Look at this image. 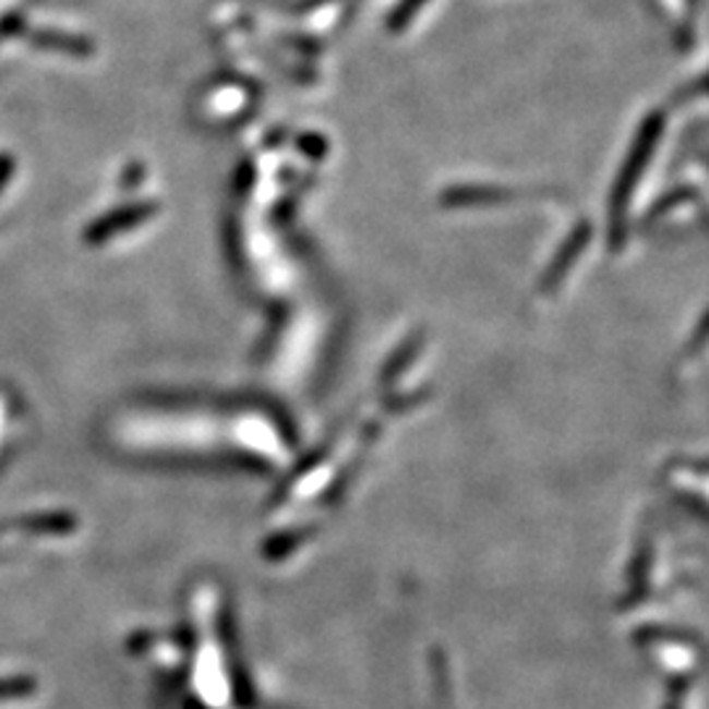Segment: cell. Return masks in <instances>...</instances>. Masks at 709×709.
Masks as SVG:
<instances>
[{
    "label": "cell",
    "mask_w": 709,
    "mask_h": 709,
    "mask_svg": "<svg viewBox=\"0 0 709 709\" xmlns=\"http://www.w3.org/2000/svg\"><path fill=\"white\" fill-rule=\"evenodd\" d=\"M421 3H423V0H408V3L402 5V11H399V16H397V19H405V16L410 14L412 9H418V5H421Z\"/></svg>",
    "instance_id": "cell-1"
}]
</instances>
